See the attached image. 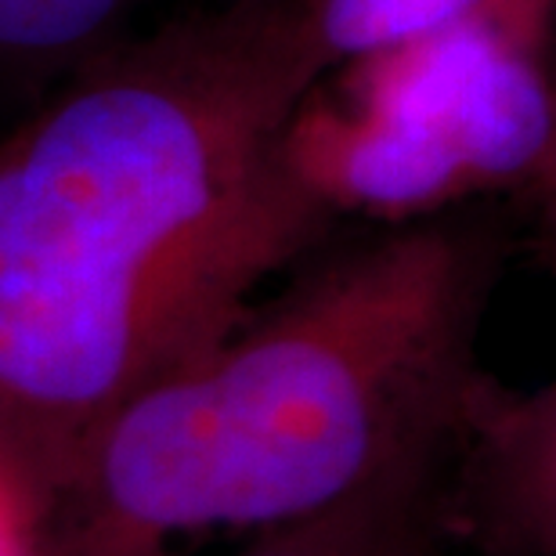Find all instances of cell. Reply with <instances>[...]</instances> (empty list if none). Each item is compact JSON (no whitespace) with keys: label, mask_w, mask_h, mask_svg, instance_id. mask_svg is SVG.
Returning a JSON list of instances; mask_svg holds the SVG:
<instances>
[{"label":"cell","mask_w":556,"mask_h":556,"mask_svg":"<svg viewBox=\"0 0 556 556\" xmlns=\"http://www.w3.org/2000/svg\"><path fill=\"white\" fill-rule=\"evenodd\" d=\"M326 65L296 0L135 33L0 138V438L43 498L138 391L326 247L286 135Z\"/></svg>","instance_id":"1"},{"label":"cell","mask_w":556,"mask_h":556,"mask_svg":"<svg viewBox=\"0 0 556 556\" xmlns=\"http://www.w3.org/2000/svg\"><path fill=\"white\" fill-rule=\"evenodd\" d=\"M503 264L481 203L315 250L80 444L48 492L51 556L253 539L452 463L498 383L481 332Z\"/></svg>","instance_id":"2"},{"label":"cell","mask_w":556,"mask_h":556,"mask_svg":"<svg viewBox=\"0 0 556 556\" xmlns=\"http://www.w3.org/2000/svg\"><path fill=\"white\" fill-rule=\"evenodd\" d=\"M556 0L484 11L329 70L321 84L394 124L477 199L528 188L556 138Z\"/></svg>","instance_id":"3"},{"label":"cell","mask_w":556,"mask_h":556,"mask_svg":"<svg viewBox=\"0 0 556 556\" xmlns=\"http://www.w3.org/2000/svg\"><path fill=\"white\" fill-rule=\"evenodd\" d=\"M448 517L470 556H556V372L492 387L448 466Z\"/></svg>","instance_id":"4"},{"label":"cell","mask_w":556,"mask_h":556,"mask_svg":"<svg viewBox=\"0 0 556 556\" xmlns=\"http://www.w3.org/2000/svg\"><path fill=\"white\" fill-rule=\"evenodd\" d=\"M448 466H422L318 517L247 539L236 556H470L448 517Z\"/></svg>","instance_id":"5"},{"label":"cell","mask_w":556,"mask_h":556,"mask_svg":"<svg viewBox=\"0 0 556 556\" xmlns=\"http://www.w3.org/2000/svg\"><path fill=\"white\" fill-rule=\"evenodd\" d=\"M509 4L520 0H296V11L329 73L362 54Z\"/></svg>","instance_id":"6"},{"label":"cell","mask_w":556,"mask_h":556,"mask_svg":"<svg viewBox=\"0 0 556 556\" xmlns=\"http://www.w3.org/2000/svg\"><path fill=\"white\" fill-rule=\"evenodd\" d=\"M0 556H51L48 498L0 438Z\"/></svg>","instance_id":"7"},{"label":"cell","mask_w":556,"mask_h":556,"mask_svg":"<svg viewBox=\"0 0 556 556\" xmlns=\"http://www.w3.org/2000/svg\"><path fill=\"white\" fill-rule=\"evenodd\" d=\"M525 192L531 195V206H535L542 250H546L549 264L556 268V138L549 144L546 163L539 166V174L531 177V185L525 188Z\"/></svg>","instance_id":"8"}]
</instances>
